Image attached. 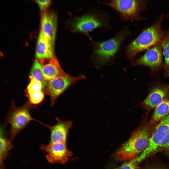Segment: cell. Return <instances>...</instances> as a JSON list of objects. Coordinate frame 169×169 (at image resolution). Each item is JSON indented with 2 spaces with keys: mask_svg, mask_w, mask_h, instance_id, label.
I'll use <instances>...</instances> for the list:
<instances>
[{
  "mask_svg": "<svg viewBox=\"0 0 169 169\" xmlns=\"http://www.w3.org/2000/svg\"><path fill=\"white\" fill-rule=\"evenodd\" d=\"M42 66L37 60H35L30 72V76L33 77L41 82L42 89H44L47 84L45 80L42 71Z\"/></svg>",
  "mask_w": 169,
  "mask_h": 169,
  "instance_id": "17",
  "label": "cell"
},
{
  "mask_svg": "<svg viewBox=\"0 0 169 169\" xmlns=\"http://www.w3.org/2000/svg\"><path fill=\"white\" fill-rule=\"evenodd\" d=\"M111 17L110 13L104 10L97 14L83 16L76 20L73 24V29L76 31L82 32L91 31L99 28L109 30L111 28Z\"/></svg>",
  "mask_w": 169,
  "mask_h": 169,
  "instance_id": "6",
  "label": "cell"
},
{
  "mask_svg": "<svg viewBox=\"0 0 169 169\" xmlns=\"http://www.w3.org/2000/svg\"></svg>",
  "mask_w": 169,
  "mask_h": 169,
  "instance_id": "25",
  "label": "cell"
},
{
  "mask_svg": "<svg viewBox=\"0 0 169 169\" xmlns=\"http://www.w3.org/2000/svg\"><path fill=\"white\" fill-rule=\"evenodd\" d=\"M169 147V115L164 118L157 125L150 138L148 147L139 155L138 159L142 161L150 154Z\"/></svg>",
  "mask_w": 169,
  "mask_h": 169,
  "instance_id": "5",
  "label": "cell"
},
{
  "mask_svg": "<svg viewBox=\"0 0 169 169\" xmlns=\"http://www.w3.org/2000/svg\"><path fill=\"white\" fill-rule=\"evenodd\" d=\"M30 103L33 104H38L43 100L44 94L42 91L33 92L28 94Z\"/></svg>",
  "mask_w": 169,
  "mask_h": 169,
  "instance_id": "21",
  "label": "cell"
},
{
  "mask_svg": "<svg viewBox=\"0 0 169 169\" xmlns=\"http://www.w3.org/2000/svg\"><path fill=\"white\" fill-rule=\"evenodd\" d=\"M42 71L44 78L46 81L67 74L62 69L54 55L48 63L42 66Z\"/></svg>",
  "mask_w": 169,
  "mask_h": 169,
  "instance_id": "14",
  "label": "cell"
},
{
  "mask_svg": "<svg viewBox=\"0 0 169 169\" xmlns=\"http://www.w3.org/2000/svg\"><path fill=\"white\" fill-rule=\"evenodd\" d=\"M161 45L165 59V70L169 74V31L165 34L161 42Z\"/></svg>",
  "mask_w": 169,
  "mask_h": 169,
  "instance_id": "18",
  "label": "cell"
},
{
  "mask_svg": "<svg viewBox=\"0 0 169 169\" xmlns=\"http://www.w3.org/2000/svg\"><path fill=\"white\" fill-rule=\"evenodd\" d=\"M155 108L153 119L156 122L165 118L169 113V100H163Z\"/></svg>",
  "mask_w": 169,
  "mask_h": 169,
  "instance_id": "16",
  "label": "cell"
},
{
  "mask_svg": "<svg viewBox=\"0 0 169 169\" xmlns=\"http://www.w3.org/2000/svg\"><path fill=\"white\" fill-rule=\"evenodd\" d=\"M100 2L115 10L120 19L123 21H139L142 19L140 12L144 6L142 0H112Z\"/></svg>",
  "mask_w": 169,
  "mask_h": 169,
  "instance_id": "4",
  "label": "cell"
},
{
  "mask_svg": "<svg viewBox=\"0 0 169 169\" xmlns=\"http://www.w3.org/2000/svg\"><path fill=\"white\" fill-rule=\"evenodd\" d=\"M54 47L40 31L36 45V55L40 60L51 59L54 56Z\"/></svg>",
  "mask_w": 169,
  "mask_h": 169,
  "instance_id": "13",
  "label": "cell"
},
{
  "mask_svg": "<svg viewBox=\"0 0 169 169\" xmlns=\"http://www.w3.org/2000/svg\"><path fill=\"white\" fill-rule=\"evenodd\" d=\"M29 105L28 103H26L21 107H18L14 103L12 104L6 122L10 125L12 138L15 137L30 122L35 120L30 114Z\"/></svg>",
  "mask_w": 169,
  "mask_h": 169,
  "instance_id": "7",
  "label": "cell"
},
{
  "mask_svg": "<svg viewBox=\"0 0 169 169\" xmlns=\"http://www.w3.org/2000/svg\"><path fill=\"white\" fill-rule=\"evenodd\" d=\"M0 164L8 155L9 152L13 148V146L10 142L2 136L0 138Z\"/></svg>",
  "mask_w": 169,
  "mask_h": 169,
  "instance_id": "19",
  "label": "cell"
},
{
  "mask_svg": "<svg viewBox=\"0 0 169 169\" xmlns=\"http://www.w3.org/2000/svg\"><path fill=\"white\" fill-rule=\"evenodd\" d=\"M168 88L167 87L154 89L144 100V103L152 108H156L163 100Z\"/></svg>",
  "mask_w": 169,
  "mask_h": 169,
  "instance_id": "15",
  "label": "cell"
},
{
  "mask_svg": "<svg viewBox=\"0 0 169 169\" xmlns=\"http://www.w3.org/2000/svg\"><path fill=\"white\" fill-rule=\"evenodd\" d=\"M84 77L83 76L74 77L67 74L57 77L48 81L46 92L50 97L51 105H54L57 98L68 87Z\"/></svg>",
  "mask_w": 169,
  "mask_h": 169,
  "instance_id": "9",
  "label": "cell"
},
{
  "mask_svg": "<svg viewBox=\"0 0 169 169\" xmlns=\"http://www.w3.org/2000/svg\"><path fill=\"white\" fill-rule=\"evenodd\" d=\"M149 139L146 129L143 127L137 129L132 132L129 138L113 154V157L120 161L135 159L147 148Z\"/></svg>",
  "mask_w": 169,
  "mask_h": 169,
  "instance_id": "1",
  "label": "cell"
},
{
  "mask_svg": "<svg viewBox=\"0 0 169 169\" xmlns=\"http://www.w3.org/2000/svg\"><path fill=\"white\" fill-rule=\"evenodd\" d=\"M40 31L54 47L56 28L54 13L46 10L42 11Z\"/></svg>",
  "mask_w": 169,
  "mask_h": 169,
  "instance_id": "10",
  "label": "cell"
},
{
  "mask_svg": "<svg viewBox=\"0 0 169 169\" xmlns=\"http://www.w3.org/2000/svg\"><path fill=\"white\" fill-rule=\"evenodd\" d=\"M56 119L57 122L55 124L52 126H46L50 131V142H66L68 133L73 123L70 120L62 121L57 117Z\"/></svg>",
  "mask_w": 169,
  "mask_h": 169,
  "instance_id": "11",
  "label": "cell"
},
{
  "mask_svg": "<svg viewBox=\"0 0 169 169\" xmlns=\"http://www.w3.org/2000/svg\"><path fill=\"white\" fill-rule=\"evenodd\" d=\"M121 166H120L119 167L117 168H115L114 169H120L121 168Z\"/></svg>",
  "mask_w": 169,
  "mask_h": 169,
  "instance_id": "24",
  "label": "cell"
},
{
  "mask_svg": "<svg viewBox=\"0 0 169 169\" xmlns=\"http://www.w3.org/2000/svg\"><path fill=\"white\" fill-rule=\"evenodd\" d=\"M161 42L148 50L142 57L138 59L136 64L154 68L160 66L162 63L161 50Z\"/></svg>",
  "mask_w": 169,
  "mask_h": 169,
  "instance_id": "12",
  "label": "cell"
},
{
  "mask_svg": "<svg viewBox=\"0 0 169 169\" xmlns=\"http://www.w3.org/2000/svg\"><path fill=\"white\" fill-rule=\"evenodd\" d=\"M40 148L47 153L46 158L52 164H65L72 155V152L67 149L66 142H50L47 145H42Z\"/></svg>",
  "mask_w": 169,
  "mask_h": 169,
  "instance_id": "8",
  "label": "cell"
},
{
  "mask_svg": "<svg viewBox=\"0 0 169 169\" xmlns=\"http://www.w3.org/2000/svg\"><path fill=\"white\" fill-rule=\"evenodd\" d=\"M159 21L142 31L127 46L126 53L132 59L140 52L161 43L165 33Z\"/></svg>",
  "mask_w": 169,
  "mask_h": 169,
  "instance_id": "2",
  "label": "cell"
},
{
  "mask_svg": "<svg viewBox=\"0 0 169 169\" xmlns=\"http://www.w3.org/2000/svg\"><path fill=\"white\" fill-rule=\"evenodd\" d=\"M138 163L135 158L124 163L120 169H139Z\"/></svg>",
  "mask_w": 169,
  "mask_h": 169,
  "instance_id": "22",
  "label": "cell"
},
{
  "mask_svg": "<svg viewBox=\"0 0 169 169\" xmlns=\"http://www.w3.org/2000/svg\"><path fill=\"white\" fill-rule=\"evenodd\" d=\"M42 11L47 9V8L50 4L51 1L46 0H35Z\"/></svg>",
  "mask_w": 169,
  "mask_h": 169,
  "instance_id": "23",
  "label": "cell"
},
{
  "mask_svg": "<svg viewBox=\"0 0 169 169\" xmlns=\"http://www.w3.org/2000/svg\"><path fill=\"white\" fill-rule=\"evenodd\" d=\"M30 78L31 82L27 88L28 94L41 91L42 85L41 82L31 76H30Z\"/></svg>",
  "mask_w": 169,
  "mask_h": 169,
  "instance_id": "20",
  "label": "cell"
},
{
  "mask_svg": "<svg viewBox=\"0 0 169 169\" xmlns=\"http://www.w3.org/2000/svg\"><path fill=\"white\" fill-rule=\"evenodd\" d=\"M132 36L129 29L124 26L111 38L103 42H95L96 48L95 52L100 62L104 64L109 61L126 40Z\"/></svg>",
  "mask_w": 169,
  "mask_h": 169,
  "instance_id": "3",
  "label": "cell"
}]
</instances>
